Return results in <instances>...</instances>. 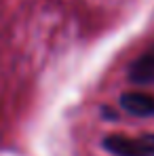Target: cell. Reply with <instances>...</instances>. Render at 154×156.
<instances>
[{"instance_id":"obj_3","label":"cell","mask_w":154,"mask_h":156,"mask_svg":"<svg viewBox=\"0 0 154 156\" xmlns=\"http://www.w3.org/2000/svg\"><path fill=\"white\" fill-rule=\"evenodd\" d=\"M129 78L135 84H154V47L141 53L129 68Z\"/></svg>"},{"instance_id":"obj_1","label":"cell","mask_w":154,"mask_h":156,"mask_svg":"<svg viewBox=\"0 0 154 156\" xmlns=\"http://www.w3.org/2000/svg\"><path fill=\"white\" fill-rule=\"evenodd\" d=\"M103 148L114 156H154V135L144 137L110 135L103 139Z\"/></svg>"},{"instance_id":"obj_2","label":"cell","mask_w":154,"mask_h":156,"mask_svg":"<svg viewBox=\"0 0 154 156\" xmlns=\"http://www.w3.org/2000/svg\"><path fill=\"white\" fill-rule=\"evenodd\" d=\"M120 108L131 116L148 118V116H154V97L141 91H129L120 95Z\"/></svg>"}]
</instances>
